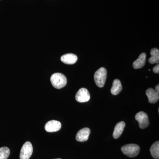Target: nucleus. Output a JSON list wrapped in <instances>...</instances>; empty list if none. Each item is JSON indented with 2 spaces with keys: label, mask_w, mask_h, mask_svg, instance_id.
<instances>
[{
  "label": "nucleus",
  "mask_w": 159,
  "mask_h": 159,
  "mask_svg": "<svg viewBox=\"0 0 159 159\" xmlns=\"http://www.w3.org/2000/svg\"><path fill=\"white\" fill-rule=\"evenodd\" d=\"M52 85L55 89H61L64 87L67 83L66 77L61 73H55L51 77Z\"/></svg>",
  "instance_id": "f257e3e1"
},
{
  "label": "nucleus",
  "mask_w": 159,
  "mask_h": 159,
  "mask_svg": "<svg viewBox=\"0 0 159 159\" xmlns=\"http://www.w3.org/2000/svg\"><path fill=\"white\" fill-rule=\"evenodd\" d=\"M107 77V71L106 69L101 67L96 71L94 74V78L97 86L103 87L105 84Z\"/></svg>",
  "instance_id": "f03ea898"
},
{
  "label": "nucleus",
  "mask_w": 159,
  "mask_h": 159,
  "mask_svg": "<svg viewBox=\"0 0 159 159\" xmlns=\"http://www.w3.org/2000/svg\"><path fill=\"white\" fill-rule=\"evenodd\" d=\"M121 150L124 154L129 157H134L139 155L140 148L136 144H131L124 145L121 148Z\"/></svg>",
  "instance_id": "7ed1b4c3"
},
{
  "label": "nucleus",
  "mask_w": 159,
  "mask_h": 159,
  "mask_svg": "<svg viewBox=\"0 0 159 159\" xmlns=\"http://www.w3.org/2000/svg\"><path fill=\"white\" fill-rule=\"evenodd\" d=\"M33 151V146L31 142H25L21 149L20 154V159H29L32 155Z\"/></svg>",
  "instance_id": "20e7f679"
},
{
  "label": "nucleus",
  "mask_w": 159,
  "mask_h": 159,
  "mask_svg": "<svg viewBox=\"0 0 159 159\" xmlns=\"http://www.w3.org/2000/svg\"><path fill=\"white\" fill-rule=\"evenodd\" d=\"M135 119L139 122V127L142 129L146 128L149 124L148 115L143 111H140L136 115Z\"/></svg>",
  "instance_id": "39448f33"
},
{
  "label": "nucleus",
  "mask_w": 159,
  "mask_h": 159,
  "mask_svg": "<svg viewBox=\"0 0 159 159\" xmlns=\"http://www.w3.org/2000/svg\"><path fill=\"white\" fill-rule=\"evenodd\" d=\"M75 99L79 102H87L90 99V95L86 89L83 88L80 89L77 92Z\"/></svg>",
  "instance_id": "423d86ee"
},
{
  "label": "nucleus",
  "mask_w": 159,
  "mask_h": 159,
  "mask_svg": "<svg viewBox=\"0 0 159 159\" xmlns=\"http://www.w3.org/2000/svg\"><path fill=\"white\" fill-rule=\"evenodd\" d=\"M61 127V123L59 121L51 120L46 123L45 129L48 132H55L59 130Z\"/></svg>",
  "instance_id": "0eeeda50"
},
{
  "label": "nucleus",
  "mask_w": 159,
  "mask_h": 159,
  "mask_svg": "<svg viewBox=\"0 0 159 159\" xmlns=\"http://www.w3.org/2000/svg\"><path fill=\"white\" fill-rule=\"evenodd\" d=\"M91 130L89 128H84L80 130L76 135V139L80 142H84L88 140Z\"/></svg>",
  "instance_id": "6e6552de"
},
{
  "label": "nucleus",
  "mask_w": 159,
  "mask_h": 159,
  "mask_svg": "<svg viewBox=\"0 0 159 159\" xmlns=\"http://www.w3.org/2000/svg\"><path fill=\"white\" fill-rule=\"evenodd\" d=\"M159 93L152 88L148 89L146 91V95L148 97V101L151 103H155L159 99Z\"/></svg>",
  "instance_id": "1a4fd4ad"
},
{
  "label": "nucleus",
  "mask_w": 159,
  "mask_h": 159,
  "mask_svg": "<svg viewBox=\"0 0 159 159\" xmlns=\"http://www.w3.org/2000/svg\"><path fill=\"white\" fill-rule=\"evenodd\" d=\"M77 55L73 54H67L62 55L61 57V60L64 63L68 65H73L77 62Z\"/></svg>",
  "instance_id": "9d476101"
},
{
  "label": "nucleus",
  "mask_w": 159,
  "mask_h": 159,
  "mask_svg": "<svg viewBox=\"0 0 159 159\" xmlns=\"http://www.w3.org/2000/svg\"><path fill=\"white\" fill-rule=\"evenodd\" d=\"M146 54L142 53L139 55V58L134 61L133 66L135 69L142 68L145 65L146 62Z\"/></svg>",
  "instance_id": "9b49d317"
},
{
  "label": "nucleus",
  "mask_w": 159,
  "mask_h": 159,
  "mask_svg": "<svg viewBox=\"0 0 159 159\" xmlns=\"http://www.w3.org/2000/svg\"><path fill=\"white\" fill-rule=\"evenodd\" d=\"M125 126V122L122 121L117 123L114 129L113 136L114 139H118L121 136Z\"/></svg>",
  "instance_id": "f8f14e48"
},
{
  "label": "nucleus",
  "mask_w": 159,
  "mask_h": 159,
  "mask_svg": "<svg viewBox=\"0 0 159 159\" xmlns=\"http://www.w3.org/2000/svg\"><path fill=\"white\" fill-rule=\"evenodd\" d=\"M122 87L121 81L119 79H116L113 82V85L111 89V92L112 95H118L122 91Z\"/></svg>",
  "instance_id": "ddd939ff"
},
{
  "label": "nucleus",
  "mask_w": 159,
  "mask_h": 159,
  "mask_svg": "<svg viewBox=\"0 0 159 159\" xmlns=\"http://www.w3.org/2000/svg\"><path fill=\"white\" fill-rule=\"evenodd\" d=\"M150 54L151 57L148 59V62L152 64L159 63V50L158 49L153 48L151 50Z\"/></svg>",
  "instance_id": "4468645a"
},
{
  "label": "nucleus",
  "mask_w": 159,
  "mask_h": 159,
  "mask_svg": "<svg viewBox=\"0 0 159 159\" xmlns=\"http://www.w3.org/2000/svg\"><path fill=\"white\" fill-rule=\"evenodd\" d=\"M150 151L151 155L154 158L158 159L159 158V142L157 141L152 145Z\"/></svg>",
  "instance_id": "2eb2a0df"
},
{
  "label": "nucleus",
  "mask_w": 159,
  "mask_h": 159,
  "mask_svg": "<svg viewBox=\"0 0 159 159\" xmlns=\"http://www.w3.org/2000/svg\"><path fill=\"white\" fill-rule=\"evenodd\" d=\"M10 151L7 147L0 148V159H7L10 155Z\"/></svg>",
  "instance_id": "dca6fc26"
},
{
  "label": "nucleus",
  "mask_w": 159,
  "mask_h": 159,
  "mask_svg": "<svg viewBox=\"0 0 159 159\" xmlns=\"http://www.w3.org/2000/svg\"><path fill=\"white\" fill-rule=\"evenodd\" d=\"M153 72L155 74H159V65H157L155 66L153 68Z\"/></svg>",
  "instance_id": "f3484780"
},
{
  "label": "nucleus",
  "mask_w": 159,
  "mask_h": 159,
  "mask_svg": "<svg viewBox=\"0 0 159 159\" xmlns=\"http://www.w3.org/2000/svg\"><path fill=\"white\" fill-rule=\"evenodd\" d=\"M155 91H157V93H159V84H157V85L156 86V87H155Z\"/></svg>",
  "instance_id": "a211bd4d"
},
{
  "label": "nucleus",
  "mask_w": 159,
  "mask_h": 159,
  "mask_svg": "<svg viewBox=\"0 0 159 159\" xmlns=\"http://www.w3.org/2000/svg\"><path fill=\"white\" fill-rule=\"evenodd\" d=\"M60 159V158H57V159Z\"/></svg>",
  "instance_id": "6ab92c4d"
}]
</instances>
